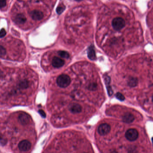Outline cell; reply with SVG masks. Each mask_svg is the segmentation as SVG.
I'll list each match as a JSON object with an SVG mask.
<instances>
[{
	"label": "cell",
	"instance_id": "cell-1",
	"mask_svg": "<svg viewBox=\"0 0 153 153\" xmlns=\"http://www.w3.org/2000/svg\"><path fill=\"white\" fill-rule=\"evenodd\" d=\"M56 82L61 88H66L70 85L71 80L68 75L62 74L57 78Z\"/></svg>",
	"mask_w": 153,
	"mask_h": 153
},
{
	"label": "cell",
	"instance_id": "cell-2",
	"mask_svg": "<svg viewBox=\"0 0 153 153\" xmlns=\"http://www.w3.org/2000/svg\"><path fill=\"white\" fill-rule=\"evenodd\" d=\"M125 21L122 18L116 17L112 20V27L115 30H120L125 27Z\"/></svg>",
	"mask_w": 153,
	"mask_h": 153
},
{
	"label": "cell",
	"instance_id": "cell-3",
	"mask_svg": "<svg viewBox=\"0 0 153 153\" xmlns=\"http://www.w3.org/2000/svg\"><path fill=\"white\" fill-rule=\"evenodd\" d=\"M125 136L127 140L130 141H133L137 139L139 133L136 129L131 128L126 131Z\"/></svg>",
	"mask_w": 153,
	"mask_h": 153
},
{
	"label": "cell",
	"instance_id": "cell-4",
	"mask_svg": "<svg viewBox=\"0 0 153 153\" xmlns=\"http://www.w3.org/2000/svg\"><path fill=\"white\" fill-rule=\"evenodd\" d=\"M111 130V127L108 124L104 123L101 124L98 128V133L100 135L104 136L109 133Z\"/></svg>",
	"mask_w": 153,
	"mask_h": 153
},
{
	"label": "cell",
	"instance_id": "cell-5",
	"mask_svg": "<svg viewBox=\"0 0 153 153\" xmlns=\"http://www.w3.org/2000/svg\"><path fill=\"white\" fill-rule=\"evenodd\" d=\"M31 144L27 140H23L18 144V148L22 151H27L31 148Z\"/></svg>",
	"mask_w": 153,
	"mask_h": 153
},
{
	"label": "cell",
	"instance_id": "cell-6",
	"mask_svg": "<svg viewBox=\"0 0 153 153\" xmlns=\"http://www.w3.org/2000/svg\"><path fill=\"white\" fill-rule=\"evenodd\" d=\"M18 121L22 125H26L30 121V116L27 113H21L18 116Z\"/></svg>",
	"mask_w": 153,
	"mask_h": 153
},
{
	"label": "cell",
	"instance_id": "cell-7",
	"mask_svg": "<svg viewBox=\"0 0 153 153\" xmlns=\"http://www.w3.org/2000/svg\"><path fill=\"white\" fill-rule=\"evenodd\" d=\"M69 109L72 113L76 114L80 113L82 110L81 106L76 103H72L69 106Z\"/></svg>",
	"mask_w": 153,
	"mask_h": 153
},
{
	"label": "cell",
	"instance_id": "cell-8",
	"mask_svg": "<svg viewBox=\"0 0 153 153\" xmlns=\"http://www.w3.org/2000/svg\"><path fill=\"white\" fill-rule=\"evenodd\" d=\"M32 19L36 21L41 20L44 18V14L41 11L34 10L30 13Z\"/></svg>",
	"mask_w": 153,
	"mask_h": 153
},
{
	"label": "cell",
	"instance_id": "cell-9",
	"mask_svg": "<svg viewBox=\"0 0 153 153\" xmlns=\"http://www.w3.org/2000/svg\"><path fill=\"white\" fill-rule=\"evenodd\" d=\"M65 64V61L57 57H53L52 60V65L56 68L63 67Z\"/></svg>",
	"mask_w": 153,
	"mask_h": 153
},
{
	"label": "cell",
	"instance_id": "cell-10",
	"mask_svg": "<svg viewBox=\"0 0 153 153\" xmlns=\"http://www.w3.org/2000/svg\"><path fill=\"white\" fill-rule=\"evenodd\" d=\"M14 21L17 24H24L26 22L27 18L24 14H19L15 16Z\"/></svg>",
	"mask_w": 153,
	"mask_h": 153
},
{
	"label": "cell",
	"instance_id": "cell-11",
	"mask_svg": "<svg viewBox=\"0 0 153 153\" xmlns=\"http://www.w3.org/2000/svg\"><path fill=\"white\" fill-rule=\"evenodd\" d=\"M122 120H123V122H125L127 124H130L134 121V116L131 113H127L124 115Z\"/></svg>",
	"mask_w": 153,
	"mask_h": 153
},
{
	"label": "cell",
	"instance_id": "cell-12",
	"mask_svg": "<svg viewBox=\"0 0 153 153\" xmlns=\"http://www.w3.org/2000/svg\"><path fill=\"white\" fill-rule=\"evenodd\" d=\"M88 57L89 59L92 60H95L96 59V54L93 46L90 47L88 49Z\"/></svg>",
	"mask_w": 153,
	"mask_h": 153
},
{
	"label": "cell",
	"instance_id": "cell-13",
	"mask_svg": "<svg viewBox=\"0 0 153 153\" xmlns=\"http://www.w3.org/2000/svg\"><path fill=\"white\" fill-rule=\"evenodd\" d=\"M137 84H138V80L137 78H130L128 82V85L131 87H136L137 85Z\"/></svg>",
	"mask_w": 153,
	"mask_h": 153
},
{
	"label": "cell",
	"instance_id": "cell-14",
	"mask_svg": "<svg viewBox=\"0 0 153 153\" xmlns=\"http://www.w3.org/2000/svg\"><path fill=\"white\" fill-rule=\"evenodd\" d=\"M29 82L27 80H22L19 83V86L21 89H25L29 87Z\"/></svg>",
	"mask_w": 153,
	"mask_h": 153
},
{
	"label": "cell",
	"instance_id": "cell-15",
	"mask_svg": "<svg viewBox=\"0 0 153 153\" xmlns=\"http://www.w3.org/2000/svg\"><path fill=\"white\" fill-rule=\"evenodd\" d=\"M58 55L61 57L65 59H68L69 57V53L65 51H59L58 52Z\"/></svg>",
	"mask_w": 153,
	"mask_h": 153
},
{
	"label": "cell",
	"instance_id": "cell-16",
	"mask_svg": "<svg viewBox=\"0 0 153 153\" xmlns=\"http://www.w3.org/2000/svg\"><path fill=\"white\" fill-rule=\"evenodd\" d=\"M6 49L2 45H0V57H3L6 55Z\"/></svg>",
	"mask_w": 153,
	"mask_h": 153
},
{
	"label": "cell",
	"instance_id": "cell-17",
	"mask_svg": "<svg viewBox=\"0 0 153 153\" xmlns=\"http://www.w3.org/2000/svg\"><path fill=\"white\" fill-rule=\"evenodd\" d=\"M97 85L95 83H92L88 86V89L90 90H95L97 89Z\"/></svg>",
	"mask_w": 153,
	"mask_h": 153
},
{
	"label": "cell",
	"instance_id": "cell-18",
	"mask_svg": "<svg viewBox=\"0 0 153 153\" xmlns=\"http://www.w3.org/2000/svg\"><path fill=\"white\" fill-rule=\"evenodd\" d=\"M116 97L118 99V100L121 101H124V99H125V97H124V96L122 94L120 93H117L116 95Z\"/></svg>",
	"mask_w": 153,
	"mask_h": 153
},
{
	"label": "cell",
	"instance_id": "cell-19",
	"mask_svg": "<svg viewBox=\"0 0 153 153\" xmlns=\"http://www.w3.org/2000/svg\"><path fill=\"white\" fill-rule=\"evenodd\" d=\"M65 10V7L64 6H63V5H61V6L57 7V9H56V12H57V14H60L62 13Z\"/></svg>",
	"mask_w": 153,
	"mask_h": 153
},
{
	"label": "cell",
	"instance_id": "cell-20",
	"mask_svg": "<svg viewBox=\"0 0 153 153\" xmlns=\"http://www.w3.org/2000/svg\"><path fill=\"white\" fill-rule=\"evenodd\" d=\"M104 80H105V84H106V86L110 85V82H111V78L110 77L108 76H106L104 78Z\"/></svg>",
	"mask_w": 153,
	"mask_h": 153
},
{
	"label": "cell",
	"instance_id": "cell-21",
	"mask_svg": "<svg viewBox=\"0 0 153 153\" xmlns=\"http://www.w3.org/2000/svg\"><path fill=\"white\" fill-rule=\"evenodd\" d=\"M6 32L5 29L4 28L1 29L0 31V38H4V36L6 35Z\"/></svg>",
	"mask_w": 153,
	"mask_h": 153
},
{
	"label": "cell",
	"instance_id": "cell-22",
	"mask_svg": "<svg viewBox=\"0 0 153 153\" xmlns=\"http://www.w3.org/2000/svg\"><path fill=\"white\" fill-rule=\"evenodd\" d=\"M6 140L4 138L2 135L0 133V143L2 145H5L6 143Z\"/></svg>",
	"mask_w": 153,
	"mask_h": 153
},
{
	"label": "cell",
	"instance_id": "cell-23",
	"mask_svg": "<svg viewBox=\"0 0 153 153\" xmlns=\"http://www.w3.org/2000/svg\"><path fill=\"white\" fill-rule=\"evenodd\" d=\"M107 92H108V95L109 96H111L113 94V91H112V89L110 85L107 86Z\"/></svg>",
	"mask_w": 153,
	"mask_h": 153
},
{
	"label": "cell",
	"instance_id": "cell-24",
	"mask_svg": "<svg viewBox=\"0 0 153 153\" xmlns=\"http://www.w3.org/2000/svg\"><path fill=\"white\" fill-rule=\"evenodd\" d=\"M6 5V0H0V8H3Z\"/></svg>",
	"mask_w": 153,
	"mask_h": 153
},
{
	"label": "cell",
	"instance_id": "cell-25",
	"mask_svg": "<svg viewBox=\"0 0 153 153\" xmlns=\"http://www.w3.org/2000/svg\"><path fill=\"white\" fill-rule=\"evenodd\" d=\"M39 114H40V115H41L42 117L45 118V117H46V114H45V112H44V111L43 110H39Z\"/></svg>",
	"mask_w": 153,
	"mask_h": 153
},
{
	"label": "cell",
	"instance_id": "cell-26",
	"mask_svg": "<svg viewBox=\"0 0 153 153\" xmlns=\"http://www.w3.org/2000/svg\"><path fill=\"white\" fill-rule=\"evenodd\" d=\"M152 142H153V138H152Z\"/></svg>",
	"mask_w": 153,
	"mask_h": 153
},
{
	"label": "cell",
	"instance_id": "cell-27",
	"mask_svg": "<svg viewBox=\"0 0 153 153\" xmlns=\"http://www.w3.org/2000/svg\"><path fill=\"white\" fill-rule=\"evenodd\" d=\"M76 1H81V0H76Z\"/></svg>",
	"mask_w": 153,
	"mask_h": 153
},
{
	"label": "cell",
	"instance_id": "cell-28",
	"mask_svg": "<svg viewBox=\"0 0 153 153\" xmlns=\"http://www.w3.org/2000/svg\"><path fill=\"white\" fill-rule=\"evenodd\" d=\"M152 101H153V98H152Z\"/></svg>",
	"mask_w": 153,
	"mask_h": 153
}]
</instances>
